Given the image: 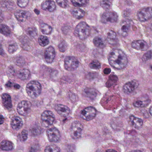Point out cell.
<instances>
[{"label": "cell", "instance_id": "ffe728a7", "mask_svg": "<svg viewBox=\"0 0 152 152\" xmlns=\"http://www.w3.org/2000/svg\"><path fill=\"white\" fill-rule=\"evenodd\" d=\"M11 125L14 129L18 130L23 127V121L18 116H14L11 120Z\"/></svg>", "mask_w": 152, "mask_h": 152}, {"label": "cell", "instance_id": "f546056e", "mask_svg": "<svg viewBox=\"0 0 152 152\" xmlns=\"http://www.w3.org/2000/svg\"><path fill=\"white\" fill-rule=\"evenodd\" d=\"M72 2L75 7H83L88 4L89 0H72Z\"/></svg>", "mask_w": 152, "mask_h": 152}, {"label": "cell", "instance_id": "7c38bea8", "mask_svg": "<svg viewBox=\"0 0 152 152\" xmlns=\"http://www.w3.org/2000/svg\"><path fill=\"white\" fill-rule=\"evenodd\" d=\"M48 139L50 142H57L60 140V133L56 128H50L47 132Z\"/></svg>", "mask_w": 152, "mask_h": 152}, {"label": "cell", "instance_id": "7a4b0ae2", "mask_svg": "<svg viewBox=\"0 0 152 152\" xmlns=\"http://www.w3.org/2000/svg\"><path fill=\"white\" fill-rule=\"evenodd\" d=\"M90 33V28L85 22H82L77 25L75 29V35L81 40H85Z\"/></svg>", "mask_w": 152, "mask_h": 152}, {"label": "cell", "instance_id": "3957f363", "mask_svg": "<svg viewBox=\"0 0 152 152\" xmlns=\"http://www.w3.org/2000/svg\"><path fill=\"white\" fill-rule=\"evenodd\" d=\"M41 91V85L37 81H32L26 85V92L28 96L31 98L38 97L40 94Z\"/></svg>", "mask_w": 152, "mask_h": 152}, {"label": "cell", "instance_id": "d6a6232c", "mask_svg": "<svg viewBox=\"0 0 152 152\" xmlns=\"http://www.w3.org/2000/svg\"><path fill=\"white\" fill-rule=\"evenodd\" d=\"M39 43L42 47H45L49 43V40L48 37L42 35L39 38Z\"/></svg>", "mask_w": 152, "mask_h": 152}, {"label": "cell", "instance_id": "4fadbf2b", "mask_svg": "<svg viewBox=\"0 0 152 152\" xmlns=\"http://www.w3.org/2000/svg\"><path fill=\"white\" fill-rule=\"evenodd\" d=\"M139 86L138 81L135 80L131 81L124 84L123 87V91L125 94H129L134 91Z\"/></svg>", "mask_w": 152, "mask_h": 152}, {"label": "cell", "instance_id": "d4e9b609", "mask_svg": "<svg viewBox=\"0 0 152 152\" xmlns=\"http://www.w3.org/2000/svg\"><path fill=\"white\" fill-rule=\"evenodd\" d=\"M30 75L31 73L29 70L27 69H22L18 72V76L21 80H24L29 78Z\"/></svg>", "mask_w": 152, "mask_h": 152}, {"label": "cell", "instance_id": "bcb514c9", "mask_svg": "<svg viewBox=\"0 0 152 152\" xmlns=\"http://www.w3.org/2000/svg\"><path fill=\"white\" fill-rule=\"evenodd\" d=\"M12 83L11 82L9 81L7 83V86L8 87H11V85H12Z\"/></svg>", "mask_w": 152, "mask_h": 152}, {"label": "cell", "instance_id": "8d00e7d4", "mask_svg": "<svg viewBox=\"0 0 152 152\" xmlns=\"http://www.w3.org/2000/svg\"><path fill=\"white\" fill-rule=\"evenodd\" d=\"M18 138L20 141L22 142H24L28 138V132L26 130H23L18 135Z\"/></svg>", "mask_w": 152, "mask_h": 152}, {"label": "cell", "instance_id": "9c48e42d", "mask_svg": "<svg viewBox=\"0 0 152 152\" xmlns=\"http://www.w3.org/2000/svg\"><path fill=\"white\" fill-rule=\"evenodd\" d=\"M96 114V111L94 107H88L81 111L80 116L83 120L87 121L93 120Z\"/></svg>", "mask_w": 152, "mask_h": 152}, {"label": "cell", "instance_id": "f907efd6", "mask_svg": "<svg viewBox=\"0 0 152 152\" xmlns=\"http://www.w3.org/2000/svg\"><path fill=\"white\" fill-rule=\"evenodd\" d=\"M150 27H151V29L152 30V23H151V26H150Z\"/></svg>", "mask_w": 152, "mask_h": 152}, {"label": "cell", "instance_id": "4316f807", "mask_svg": "<svg viewBox=\"0 0 152 152\" xmlns=\"http://www.w3.org/2000/svg\"><path fill=\"white\" fill-rule=\"evenodd\" d=\"M14 148L12 142L8 140H3L1 143V148L4 151H10Z\"/></svg>", "mask_w": 152, "mask_h": 152}, {"label": "cell", "instance_id": "f1b7e54d", "mask_svg": "<svg viewBox=\"0 0 152 152\" xmlns=\"http://www.w3.org/2000/svg\"><path fill=\"white\" fill-rule=\"evenodd\" d=\"M41 31L45 34H49L52 31L51 26L46 23H42L40 25Z\"/></svg>", "mask_w": 152, "mask_h": 152}, {"label": "cell", "instance_id": "4dcf8cb0", "mask_svg": "<svg viewBox=\"0 0 152 152\" xmlns=\"http://www.w3.org/2000/svg\"><path fill=\"white\" fill-rule=\"evenodd\" d=\"M117 81H118V78L117 76L114 75H111L109 77L108 81L107 83V86L108 88L113 87L117 83Z\"/></svg>", "mask_w": 152, "mask_h": 152}, {"label": "cell", "instance_id": "b9f144b4", "mask_svg": "<svg viewBox=\"0 0 152 152\" xmlns=\"http://www.w3.org/2000/svg\"><path fill=\"white\" fill-rule=\"evenodd\" d=\"M152 58V52L151 50L147 51L145 53L142 57V60L144 61H147L151 59Z\"/></svg>", "mask_w": 152, "mask_h": 152}, {"label": "cell", "instance_id": "5b68a950", "mask_svg": "<svg viewBox=\"0 0 152 152\" xmlns=\"http://www.w3.org/2000/svg\"><path fill=\"white\" fill-rule=\"evenodd\" d=\"M55 119V115L52 112L45 111L42 115V124L43 127L48 128L53 124Z\"/></svg>", "mask_w": 152, "mask_h": 152}, {"label": "cell", "instance_id": "1f68e13d", "mask_svg": "<svg viewBox=\"0 0 152 152\" xmlns=\"http://www.w3.org/2000/svg\"><path fill=\"white\" fill-rule=\"evenodd\" d=\"M1 33L5 36H9L11 34V31L10 28L5 24L1 25Z\"/></svg>", "mask_w": 152, "mask_h": 152}, {"label": "cell", "instance_id": "7bdbcfd3", "mask_svg": "<svg viewBox=\"0 0 152 152\" xmlns=\"http://www.w3.org/2000/svg\"><path fill=\"white\" fill-rule=\"evenodd\" d=\"M58 5L63 8H65L67 6V1L66 0H56Z\"/></svg>", "mask_w": 152, "mask_h": 152}, {"label": "cell", "instance_id": "ab89813d", "mask_svg": "<svg viewBox=\"0 0 152 152\" xmlns=\"http://www.w3.org/2000/svg\"><path fill=\"white\" fill-rule=\"evenodd\" d=\"M67 44L64 41H63L59 43L58 45V49L61 52H64L66 50L67 48Z\"/></svg>", "mask_w": 152, "mask_h": 152}, {"label": "cell", "instance_id": "74e56055", "mask_svg": "<svg viewBox=\"0 0 152 152\" xmlns=\"http://www.w3.org/2000/svg\"><path fill=\"white\" fill-rule=\"evenodd\" d=\"M89 66L92 69H99L101 67L100 63L97 60H94L90 64Z\"/></svg>", "mask_w": 152, "mask_h": 152}, {"label": "cell", "instance_id": "603a6c76", "mask_svg": "<svg viewBox=\"0 0 152 152\" xmlns=\"http://www.w3.org/2000/svg\"><path fill=\"white\" fill-rule=\"evenodd\" d=\"M2 103L3 105L7 109H9L12 108V104L11 97L7 93L2 94L1 96Z\"/></svg>", "mask_w": 152, "mask_h": 152}, {"label": "cell", "instance_id": "e575fe53", "mask_svg": "<svg viewBox=\"0 0 152 152\" xmlns=\"http://www.w3.org/2000/svg\"><path fill=\"white\" fill-rule=\"evenodd\" d=\"M100 6L105 10H108L111 7V3L109 0H101Z\"/></svg>", "mask_w": 152, "mask_h": 152}, {"label": "cell", "instance_id": "d590c367", "mask_svg": "<svg viewBox=\"0 0 152 152\" xmlns=\"http://www.w3.org/2000/svg\"><path fill=\"white\" fill-rule=\"evenodd\" d=\"M45 152H59L60 151V148L55 145H50L48 146L45 148Z\"/></svg>", "mask_w": 152, "mask_h": 152}, {"label": "cell", "instance_id": "f35d334b", "mask_svg": "<svg viewBox=\"0 0 152 152\" xmlns=\"http://www.w3.org/2000/svg\"><path fill=\"white\" fill-rule=\"evenodd\" d=\"M18 49V46L16 43H12L10 44L8 48V52L10 54H13Z\"/></svg>", "mask_w": 152, "mask_h": 152}, {"label": "cell", "instance_id": "e0dca14e", "mask_svg": "<svg viewBox=\"0 0 152 152\" xmlns=\"http://www.w3.org/2000/svg\"><path fill=\"white\" fill-rule=\"evenodd\" d=\"M129 123L132 127L136 129H139L143 125V122L140 118L136 117L134 115H131L129 117Z\"/></svg>", "mask_w": 152, "mask_h": 152}, {"label": "cell", "instance_id": "ee69618b", "mask_svg": "<svg viewBox=\"0 0 152 152\" xmlns=\"http://www.w3.org/2000/svg\"><path fill=\"white\" fill-rule=\"evenodd\" d=\"M111 69L109 68H106L104 70V74L106 75L108 74L111 72Z\"/></svg>", "mask_w": 152, "mask_h": 152}, {"label": "cell", "instance_id": "60d3db41", "mask_svg": "<svg viewBox=\"0 0 152 152\" xmlns=\"http://www.w3.org/2000/svg\"><path fill=\"white\" fill-rule=\"evenodd\" d=\"M29 3V0H17V4L21 8H25Z\"/></svg>", "mask_w": 152, "mask_h": 152}, {"label": "cell", "instance_id": "2e32d148", "mask_svg": "<svg viewBox=\"0 0 152 152\" xmlns=\"http://www.w3.org/2000/svg\"><path fill=\"white\" fill-rule=\"evenodd\" d=\"M56 57V51L52 47H50L46 49L44 53V58L47 63L50 64L53 62Z\"/></svg>", "mask_w": 152, "mask_h": 152}, {"label": "cell", "instance_id": "52a82bcc", "mask_svg": "<svg viewBox=\"0 0 152 152\" xmlns=\"http://www.w3.org/2000/svg\"><path fill=\"white\" fill-rule=\"evenodd\" d=\"M139 20L141 22H146L152 18V8L145 7L141 9L137 14Z\"/></svg>", "mask_w": 152, "mask_h": 152}, {"label": "cell", "instance_id": "44dd1931", "mask_svg": "<svg viewBox=\"0 0 152 152\" xmlns=\"http://www.w3.org/2000/svg\"><path fill=\"white\" fill-rule=\"evenodd\" d=\"M107 41L109 44L114 45L116 44L118 41L117 35L115 32L110 30L107 32L106 35Z\"/></svg>", "mask_w": 152, "mask_h": 152}, {"label": "cell", "instance_id": "f6af8a7d", "mask_svg": "<svg viewBox=\"0 0 152 152\" xmlns=\"http://www.w3.org/2000/svg\"><path fill=\"white\" fill-rule=\"evenodd\" d=\"M1 124H2L3 123L4 121V117H3V115H1Z\"/></svg>", "mask_w": 152, "mask_h": 152}, {"label": "cell", "instance_id": "816d5d0a", "mask_svg": "<svg viewBox=\"0 0 152 152\" xmlns=\"http://www.w3.org/2000/svg\"><path fill=\"white\" fill-rule=\"evenodd\" d=\"M151 151H152V150H151Z\"/></svg>", "mask_w": 152, "mask_h": 152}, {"label": "cell", "instance_id": "277c9868", "mask_svg": "<svg viewBox=\"0 0 152 152\" xmlns=\"http://www.w3.org/2000/svg\"><path fill=\"white\" fill-rule=\"evenodd\" d=\"M83 126L80 122L74 121L71 125L70 133L71 137L74 139H78L81 136Z\"/></svg>", "mask_w": 152, "mask_h": 152}, {"label": "cell", "instance_id": "484cf974", "mask_svg": "<svg viewBox=\"0 0 152 152\" xmlns=\"http://www.w3.org/2000/svg\"><path fill=\"white\" fill-rule=\"evenodd\" d=\"M72 14L76 19H80L84 17L85 13L83 10L80 8H75L72 11Z\"/></svg>", "mask_w": 152, "mask_h": 152}, {"label": "cell", "instance_id": "5bb4252c", "mask_svg": "<svg viewBox=\"0 0 152 152\" xmlns=\"http://www.w3.org/2000/svg\"><path fill=\"white\" fill-rule=\"evenodd\" d=\"M151 100L148 96H143L137 99L133 103V105L136 107H144L149 104Z\"/></svg>", "mask_w": 152, "mask_h": 152}, {"label": "cell", "instance_id": "8fae6325", "mask_svg": "<svg viewBox=\"0 0 152 152\" xmlns=\"http://www.w3.org/2000/svg\"><path fill=\"white\" fill-rule=\"evenodd\" d=\"M31 107V104L29 101L24 100L19 103L17 107V111L18 114L23 116L28 114Z\"/></svg>", "mask_w": 152, "mask_h": 152}, {"label": "cell", "instance_id": "cb8c5ba5", "mask_svg": "<svg viewBox=\"0 0 152 152\" xmlns=\"http://www.w3.org/2000/svg\"><path fill=\"white\" fill-rule=\"evenodd\" d=\"M83 94L85 96L91 99L95 98L97 95L96 91L94 89L91 88L85 89L83 91Z\"/></svg>", "mask_w": 152, "mask_h": 152}, {"label": "cell", "instance_id": "ac0fdd59", "mask_svg": "<svg viewBox=\"0 0 152 152\" xmlns=\"http://www.w3.org/2000/svg\"><path fill=\"white\" fill-rule=\"evenodd\" d=\"M55 109L58 113L62 116H67L70 113L69 107L63 104H57L55 106Z\"/></svg>", "mask_w": 152, "mask_h": 152}, {"label": "cell", "instance_id": "c3c4849f", "mask_svg": "<svg viewBox=\"0 0 152 152\" xmlns=\"http://www.w3.org/2000/svg\"><path fill=\"white\" fill-rule=\"evenodd\" d=\"M149 113L152 116V106L149 109Z\"/></svg>", "mask_w": 152, "mask_h": 152}, {"label": "cell", "instance_id": "d6986e66", "mask_svg": "<svg viewBox=\"0 0 152 152\" xmlns=\"http://www.w3.org/2000/svg\"><path fill=\"white\" fill-rule=\"evenodd\" d=\"M42 9L44 10H48L49 12H53L56 9L55 2L51 0L44 1L41 6Z\"/></svg>", "mask_w": 152, "mask_h": 152}, {"label": "cell", "instance_id": "6da1fadb", "mask_svg": "<svg viewBox=\"0 0 152 152\" xmlns=\"http://www.w3.org/2000/svg\"><path fill=\"white\" fill-rule=\"evenodd\" d=\"M110 65L115 69L121 70L126 67L128 59L125 53L120 49H114L108 55Z\"/></svg>", "mask_w": 152, "mask_h": 152}, {"label": "cell", "instance_id": "7dc6e473", "mask_svg": "<svg viewBox=\"0 0 152 152\" xmlns=\"http://www.w3.org/2000/svg\"><path fill=\"white\" fill-rule=\"evenodd\" d=\"M14 87H15V88L16 89H19L20 88V85H18V84H15L14 86Z\"/></svg>", "mask_w": 152, "mask_h": 152}, {"label": "cell", "instance_id": "681fc988", "mask_svg": "<svg viewBox=\"0 0 152 152\" xmlns=\"http://www.w3.org/2000/svg\"><path fill=\"white\" fill-rule=\"evenodd\" d=\"M107 152H110V151H116L115 150H114V149H109V150H107Z\"/></svg>", "mask_w": 152, "mask_h": 152}, {"label": "cell", "instance_id": "9a60e30c", "mask_svg": "<svg viewBox=\"0 0 152 152\" xmlns=\"http://www.w3.org/2000/svg\"><path fill=\"white\" fill-rule=\"evenodd\" d=\"M131 46L134 49L140 51H145L148 48L147 43L143 40L134 41L132 43Z\"/></svg>", "mask_w": 152, "mask_h": 152}, {"label": "cell", "instance_id": "ba28073f", "mask_svg": "<svg viewBox=\"0 0 152 152\" xmlns=\"http://www.w3.org/2000/svg\"><path fill=\"white\" fill-rule=\"evenodd\" d=\"M79 65V61L75 57L67 56L65 59L64 67L67 71H75L77 69Z\"/></svg>", "mask_w": 152, "mask_h": 152}, {"label": "cell", "instance_id": "8992f818", "mask_svg": "<svg viewBox=\"0 0 152 152\" xmlns=\"http://www.w3.org/2000/svg\"><path fill=\"white\" fill-rule=\"evenodd\" d=\"M118 16L114 11H108L104 13L101 16V21L103 23H113L117 22Z\"/></svg>", "mask_w": 152, "mask_h": 152}, {"label": "cell", "instance_id": "836d02e7", "mask_svg": "<svg viewBox=\"0 0 152 152\" xmlns=\"http://www.w3.org/2000/svg\"><path fill=\"white\" fill-rule=\"evenodd\" d=\"M26 32H27V34L32 38H34L37 36V34H38L37 29L33 27L28 28L26 30Z\"/></svg>", "mask_w": 152, "mask_h": 152}, {"label": "cell", "instance_id": "7402d4cb", "mask_svg": "<svg viewBox=\"0 0 152 152\" xmlns=\"http://www.w3.org/2000/svg\"><path fill=\"white\" fill-rule=\"evenodd\" d=\"M15 15L19 22L22 23L25 22L28 16L27 12L22 10H18L16 11Z\"/></svg>", "mask_w": 152, "mask_h": 152}, {"label": "cell", "instance_id": "83f0119b", "mask_svg": "<svg viewBox=\"0 0 152 152\" xmlns=\"http://www.w3.org/2000/svg\"><path fill=\"white\" fill-rule=\"evenodd\" d=\"M93 43L96 47L99 48H103L105 47V43L104 40L99 37H95L93 40Z\"/></svg>", "mask_w": 152, "mask_h": 152}, {"label": "cell", "instance_id": "30bf717a", "mask_svg": "<svg viewBox=\"0 0 152 152\" xmlns=\"http://www.w3.org/2000/svg\"><path fill=\"white\" fill-rule=\"evenodd\" d=\"M132 22L130 20L122 21L119 25L118 34L122 37H126L129 34L132 26Z\"/></svg>", "mask_w": 152, "mask_h": 152}]
</instances>
